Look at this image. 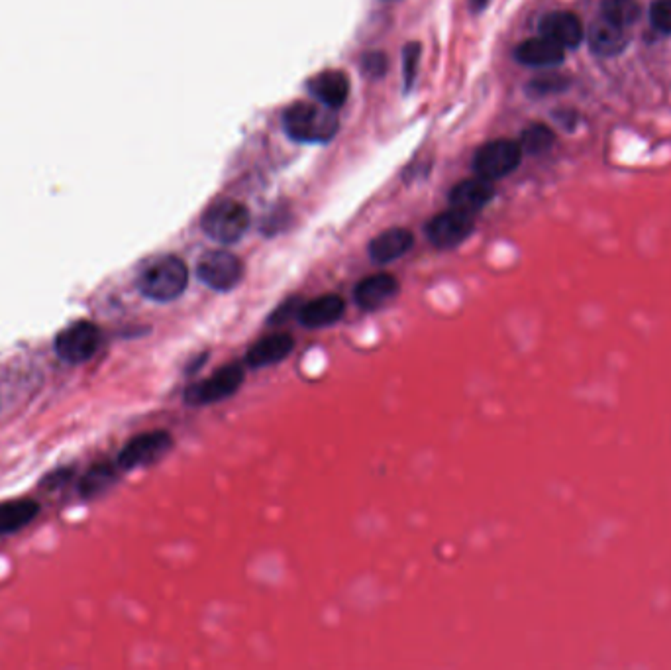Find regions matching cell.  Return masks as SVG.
Segmentation results:
<instances>
[{"label":"cell","mask_w":671,"mask_h":670,"mask_svg":"<svg viewBox=\"0 0 671 670\" xmlns=\"http://www.w3.org/2000/svg\"><path fill=\"white\" fill-rule=\"evenodd\" d=\"M189 285V268L177 256H161L140 274L138 287L144 297L155 303H171L179 299Z\"/></svg>","instance_id":"6da1fadb"},{"label":"cell","mask_w":671,"mask_h":670,"mask_svg":"<svg viewBox=\"0 0 671 670\" xmlns=\"http://www.w3.org/2000/svg\"><path fill=\"white\" fill-rule=\"evenodd\" d=\"M287 134L305 144H322L334 138L338 132V118L332 109L312 103H295L285 111Z\"/></svg>","instance_id":"7a4b0ae2"},{"label":"cell","mask_w":671,"mask_h":670,"mask_svg":"<svg viewBox=\"0 0 671 670\" xmlns=\"http://www.w3.org/2000/svg\"><path fill=\"white\" fill-rule=\"evenodd\" d=\"M201 226L210 240L228 246L238 242L250 228V211L238 201L224 199L208 207Z\"/></svg>","instance_id":"3957f363"},{"label":"cell","mask_w":671,"mask_h":670,"mask_svg":"<svg viewBox=\"0 0 671 670\" xmlns=\"http://www.w3.org/2000/svg\"><path fill=\"white\" fill-rule=\"evenodd\" d=\"M246 380V368L240 362L226 364L218 368L210 378L197 382L185 390V401L189 405H212L222 399L232 397L242 388Z\"/></svg>","instance_id":"277c9868"},{"label":"cell","mask_w":671,"mask_h":670,"mask_svg":"<svg viewBox=\"0 0 671 670\" xmlns=\"http://www.w3.org/2000/svg\"><path fill=\"white\" fill-rule=\"evenodd\" d=\"M522 160V148L513 140H493L483 144L473 156L475 175L495 181L511 175Z\"/></svg>","instance_id":"5b68a950"},{"label":"cell","mask_w":671,"mask_h":670,"mask_svg":"<svg viewBox=\"0 0 671 670\" xmlns=\"http://www.w3.org/2000/svg\"><path fill=\"white\" fill-rule=\"evenodd\" d=\"M103 335L97 325L81 321L73 323L65 331L55 336V352L61 360L69 364H81L95 356V352L101 346Z\"/></svg>","instance_id":"8992f818"},{"label":"cell","mask_w":671,"mask_h":670,"mask_svg":"<svg viewBox=\"0 0 671 670\" xmlns=\"http://www.w3.org/2000/svg\"><path fill=\"white\" fill-rule=\"evenodd\" d=\"M197 278L214 291H232L244 278V266L238 256L226 250H212L199 260Z\"/></svg>","instance_id":"52a82bcc"},{"label":"cell","mask_w":671,"mask_h":670,"mask_svg":"<svg viewBox=\"0 0 671 670\" xmlns=\"http://www.w3.org/2000/svg\"><path fill=\"white\" fill-rule=\"evenodd\" d=\"M173 448V437L167 431H150L134 437L118 454L120 470H136L155 464Z\"/></svg>","instance_id":"ba28073f"},{"label":"cell","mask_w":671,"mask_h":670,"mask_svg":"<svg viewBox=\"0 0 671 670\" xmlns=\"http://www.w3.org/2000/svg\"><path fill=\"white\" fill-rule=\"evenodd\" d=\"M473 228H475V215L450 207L448 211L436 215L426 224V236L436 248L448 250L465 242L473 234Z\"/></svg>","instance_id":"9c48e42d"},{"label":"cell","mask_w":671,"mask_h":670,"mask_svg":"<svg viewBox=\"0 0 671 670\" xmlns=\"http://www.w3.org/2000/svg\"><path fill=\"white\" fill-rule=\"evenodd\" d=\"M540 36L552 40L564 50L577 48L585 36L581 20L571 12H550L540 22Z\"/></svg>","instance_id":"30bf717a"},{"label":"cell","mask_w":671,"mask_h":670,"mask_svg":"<svg viewBox=\"0 0 671 670\" xmlns=\"http://www.w3.org/2000/svg\"><path fill=\"white\" fill-rule=\"evenodd\" d=\"M346 313V301L340 295H322L303 303L299 311V323L307 329H322L338 323Z\"/></svg>","instance_id":"8fae6325"},{"label":"cell","mask_w":671,"mask_h":670,"mask_svg":"<svg viewBox=\"0 0 671 670\" xmlns=\"http://www.w3.org/2000/svg\"><path fill=\"white\" fill-rule=\"evenodd\" d=\"M493 197H495L493 181H487L475 175L471 179L458 183L450 191V207L469 213V215H477L481 209H485V205H489Z\"/></svg>","instance_id":"7c38bea8"},{"label":"cell","mask_w":671,"mask_h":670,"mask_svg":"<svg viewBox=\"0 0 671 670\" xmlns=\"http://www.w3.org/2000/svg\"><path fill=\"white\" fill-rule=\"evenodd\" d=\"M399 293V281L391 274H373L356 285L354 297L363 311H377L395 299Z\"/></svg>","instance_id":"4fadbf2b"},{"label":"cell","mask_w":671,"mask_h":670,"mask_svg":"<svg viewBox=\"0 0 671 670\" xmlns=\"http://www.w3.org/2000/svg\"><path fill=\"white\" fill-rule=\"evenodd\" d=\"M414 236L407 228H389L369 242V258L377 264H391L413 248Z\"/></svg>","instance_id":"5bb4252c"},{"label":"cell","mask_w":671,"mask_h":670,"mask_svg":"<svg viewBox=\"0 0 671 670\" xmlns=\"http://www.w3.org/2000/svg\"><path fill=\"white\" fill-rule=\"evenodd\" d=\"M309 91L320 105L336 111L348 101L350 81L342 71H322L310 79Z\"/></svg>","instance_id":"9a60e30c"},{"label":"cell","mask_w":671,"mask_h":670,"mask_svg":"<svg viewBox=\"0 0 671 670\" xmlns=\"http://www.w3.org/2000/svg\"><path fill=\"white\" fill-rule=\"evenodd\" d=\"M295 348V338L289 333H275L256 342L248 354L246 364L250 368H267L283 362Z\"/></svg>","instance_id":"2e32d148"},{"label":"cell","mask_w":671,"mask_h":670,"mask_svg":"<svg viewBox=\"0 0 671 670\" xmlns=\"http://www.w3.org/2000/svg\"><path fill=\"white\" fill-rule=\"evenodd\" d=\"M589 46L595 54L599 56L611 57L619 56L620 52L626 48L628 44V34L626 28H622L619 24H613L605 18L597 20L591 28H589Z\"/></svg>","instance_id":"e0dca14e"},{"label":"cell","mask_w":671,"mask_h":670,"mask_svg":"<svg viewBox=\"0 0 671 670\" xmlns=\"http://www.w3.org/2000/svg\"><path fill=\"white\" fill-rule=\"evenodd\" d=\"M566 57V50L552 40L538 36L522 42L517 48V59L522 65L530 67H550L562 63Z\"/></svg>","instance_id":"ac0fdd59"},{"label":"cell","mask_w":671,"mask_h":670,"mask_svg":"<svg viewBox=\"0 0 671 670\" xmlns=\"http://www.w3.org/2000/svg\"><path fill=\"white\" fill-rule=\"evenodd\" d=\"M40 511V505L34 500H16L0 505V531L12 533L28 525Z\"/></svg>","instance_id":"d6986e66"},{"label":"cell","mask_w":671,"mask_h":670,"mask_svg":"<svg viewBox=\"0 0 671 670\" xmlns=\"http://www.w3.org/2000/svg\"><path fill=\"white\" fill-rule=\"evenodd\" d=\"M118 478V464H110V462H103L93 466L81 480V494L87 498L99 496L103 494L108 486L114 484V480Z\"/></svg>","instance_id":"ffe728a7"},{"label":"cell","mask_w":671,"mask_h":670,"mask_svg":"<svg viewBox=\"0 0 671 670\" xmlns=\"http://www.w3.org/2000/svg\"><path fill=\"white\" fill-rule=\"evenodd\" d=\"M601 12L605 20L619 24L622 28H628L638 20L640 6L636 0H603Z\"/></svg>","instance_id":"44dd1931"},{"label":"cell","mask_w":671,"mask_h":670,"mask_svg":"<svg viewBox=\"0 0 671 670\" xmlns=\"http://www.w3.org/2000/svg\"><path fill=\"white\" fill-rule=\"evenodd\" d=\"M518 144H520L522 152L542 154V152L550 150V146L554 144V132L544 124H534L528 130H524Z\"/></svg>","instance_id":"7402d4cb"},{"label":"cell","mask_w":671,"mask_h":670,"mask_svg":"<svg viewBox=\"0 0 671 670\" xmlns=\"http://www.w3.org/2000/svg\"><path fill=\"white\" fill-rule=\"evenodd\" d=\"M303 307V299L301 297H291L285 299L269 317V325H283L293 317H299V311Z\"/></svg>","instance_id":"603a6c76"},{"label":"cell","mask_w":671,"mask_h":670,"mask_svg":"<svg viewBox=\"0 0 671 670\" xmlns=\"http://www.w3.org/2000/svg\"><path fill=\"white\" fill-rule=\"evenodd\" d=\"M650 20L656 30L671 34V0H656L650 8Z\"/></svg>","instance_id":"cb8c5ba5"},{"label":"cell","mask_w":671,"mask_h":670,"mask_svg":"<svg viewBox=\"0 0 671 670\" xmlns=\"http://www.w3.org/2000/svg\"><path fill=\"white\" fill-rule=\"evenodd\" d=\"M418 61H420V46L418 44H409L405 48V54H403V73H405V83H407V89L413 87L414 79H416V73H418Z\"/></svg>","instance_id":"d4e9b609"},{"label":"cell","mask_w":671,"mask_h":670,"mask_svg":"<svg viewBox=\"0 0 671 670\" xmlns=\"http://www.w3.org/2000/svg\"><path fill=\"white\" fill-rule=\"evenodd\" d=\"M362 65L363 71L369 77H381L387 71V57L379 54V52H373V54H367L363 57Z\"/></svg>","instance_id":"484cf974"},{"label":"cell","mask_w":671,"mask_h":670,"mask_svg":"<svg viewBox=\"0 0 671 670\" xmlns=\"http://www.w3.org/2000/svg\"><path fill=\"white\" fill-rule=\"evenodd\" d=\"M471 4H473V8H477V10H481L485 4H487V0H471Z\"/></svg>","instance_id":"4316f807"}]
</instances>
